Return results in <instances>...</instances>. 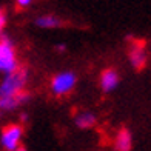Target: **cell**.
<instances>
[{
  "label": "cell",
  "mask_w": 151,
  "mask_h": 151,
  "mask_svg": "<svg viewBox=\"0 0 151 151\" xmlns=\"http://www.w3.org/2000/svg\"><path fill=\"white\" fill-rule=\"evenodd\" d=\"M26 80H28V76L25 70H16L14 73L5 74L3 80L0 82V99L12 97L22 93L26 85Z\"/></svg>",
  "instance_id": "obj_1"
},
{
  "label": "cell",
  "mask_w": 151,
  "mask_h": 151,
  "mask_svg": "<svg viewBox=\"0 0 151 151\" xmlns=\"http://www.w3.org/2000/svg\"><path fill=\"white\" fill-rule=\"evenodd\" d=\"M16 70H19V63L14 45L8 37H2L0 39V71L9 74L14 73Z\"/></svg>",
  "instance_id": "obj_2"
},
{
  "label": "cell",
  "mask_w": 151,
  "mask_h": 151,
  "mask_svg": "<svg viewBox=\"0 0 151 151\" xmlns=\"http://www.w3.org/2000/svg\"><path fill=\"white\" fill-rule=\"evenodd\" d=\"M76 83H77V76L73 71H62V73H57L54 77L51 79V93L54 96H66L70 94Z\"/></svg>",
  "instance_id": "obj_3"
},
{
  "label": "cell",
  "mask_w": 151,
  "mask_h": 151,
  "mask_svg": "<svg viewBox=\"0 0 151 151\" xmlns=\"http://www.w3.org/2000/svg\"><path fill=\"white\" fill-rule=\"evenodd\" d=\"M22 137H23V128H22V125L14 123V125L6 127L2 131V136H0V143H2V147L6 151H14L20 145Z\"/></svg>",
  "instance_id": "obj_4"
},
{
  "label": "cell",
  "mask_w": 151,
  "mask_h": 151,
  "mask_svg": "<svg viewBox=\"0 0 151 151\" xmlns=\"http://www.w3.org/2000/svg\"><path fill=\"white\" fill-rule=\"evenodd\" d=\"M120 83V76L119 73L113 70V68H108L104 73L100 74V88L104 93H111Z\"/></svg>",
  "instance_id": "obj_5"
},
{
  "label": "cell",
  "mask_w": 151,
  "mask_h": 151,
  "mask_svg": "<svg viewBox=\"0 0 151 151\" xmlns=\"http://www.w3.org/2000/svg\"><path fill=\"white\" fill-rule=\"evenodd\" d=\"M129 62H131L133 68L136 70H142L143 66L147 65V60H148V54H147V50L142 43H134L131 48H129Z\"/></svg>",
  "instance_id": "obj_6"
},
{
  "label": "cell",
  "mask_w": 151,
  "mask_h": 151,
  "mask_svg": "<svg viewBox=\"0 0 151 151\" xmlns=\"http://www.w3.org/2000/svg\"><path fill=\"white\" fill-rule=\"evenodd\" d=\"M29 100V94L26 91H22L12 97H6V99H0V111H12V109H17L20 105L26 104Z\"/></svg>",
  "instance_id": "obj_7"
},
{
  "label": "cell",
  "mask_w": 151,
  "mask_h": 151,
  "mask_svg": "<svg viewBox=\"0 0 151 151\" xmlns=\"http://www.w3.org/2000/svg\"><path fill=\"white\" fill-rule=\"evenodd\" d=\"M114 148H116V151H131L133 150V134L129 129L122 128L120 131L116 134Z\"/></svg>",
  "instance_id": "obj_8"
},
{
  "label": "cell",
  "mask_w": 151,
  "mask_h": 151,
  "mask_svg": "<svg viewBox=\"0 0 151 151\" xmlns=\"http://www.w3.org/2000/svg\"><path fill=\"white\" fill-rule=\"evenodd\" d=\"M36 25L42 29H54L62 25V20L54 14H45L36 19Z\"/></svg>",
  "instance_id": "obj_9"
},
{
  "label": "cell",
  "mask_w": 151,
  "mask_h": 151,
  "mask_svg": "<svg viewBox=\"0 0 151 151\" xmlns=\"http://www.w3.org/2000/svg\"><path fill=\"white\" fill-rule=\"evenodd\" d=\"M96 122H97V117L90 111L82 113L76 117V125H77V128H80V129H90L96 125Z\"/></svg>",
  "instance_id": "obj_10"
},
{
  "label": "cell",
  "mask_w": 151,
  "mask_h": 151,
  "mask_svg": "<svg viewBox=\"0 0 151 151\" xmlns=\"http://www.w3.org/2000/svg\"><path fill=\"white\" fill-rule=\"evenodd\" d=\"M16 3L20 6V8H28V6L32 3V0H16Z\"/></svg>",
  "instance_id": "obj_11"
},
{
  "label": "cell",
  "mask_w": 151,
  "mask_h": 151,
  "mask_svg": "<svg viewBox=\"0 0 151 151\" xmlns=\"http://www.w3.org/2000/svg\"><path fill=\"white\" fill-rule=\"evenodd\" d=\"M6 25V16H5V12H3V9L0 8V31L3 29V26Z\"/></svg>",
  "instance_id": "obj_12"
},
{
  "label": "cell",
  "mask_w": 151,
  "mask_h": 151,
  "mask_svg": "<svg viewBox=\"0 0 151 151\" xmlns=\"http://www.w3.org/2000/svg\"><path fill=\"white\" fill-rule=\"evenodd\" d=\"M56 48H57V50H59L60 52H63V51L66 50V45H63V43H62V45H57Z\"/></svg>",
  "instance_id": "obj_13"
},
{
  "label": "cell",
  "mask_w": 151,
  "mask_h": 151,
  "mask_svg": "<svg viewBox=\"0 0 151 151\" xmlns=\"http://www.w3.org/2000/svg\"><path fill=\"white\" fill-rule=\"evenodd\" d=\"M14 151H26V148H25V147L22 145V143H20V145H19V147H17V148H16Z\"/></svg>",
  "instance_id": "obj_14"
}]
</instances>
